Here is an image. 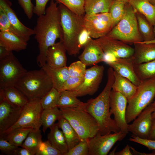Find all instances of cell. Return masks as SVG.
Instances as JSON below:
<instances>
[{"label": "cell", "instance_id": "6da1fadb", "mask_svg": "<svg viewBox=\"0 0 155 155\" xmlns=\"http://www.w3.org/2000/svg\"><path fill=\"white\" fill-rule=\"evenodd\" d=\"M35 38L38 43L39 53L36 62L41 67L46 64L48 49L62 36L61 15L56 2L51 0L45 13L38 16L34 29Z\"/></svg>", "mask_w": 155, "mask_h": 155}, {"label": "cell", "instance_id": "7a4b0ae2", "mask_svg": "<svg viewBox=\"0 0 155 155\" xmlns=\"http://www.w3.org/2000/svg\"><path fill=\"white\" fill-rule=\"evenodd\" d=\"M107 80L101 92L94 98L84 103V109L90 114L98 123L99 132L102 135L120 131L110 112V95L114 80V70L109 67L107 71Z\"/></svg>", "mask_w": 155, "mask_h": 155}, {"label": "cell", "instance_id": "3957f363", "mask_svg": "<svg viewBox=\"0 0 155 155\" xmlns=\"http://www.w3.org/2000/svg\"><path fill=\"white\" fill-rule=\"evenodd\" d=\"M62 36L60 40L69 55H76L80 50L78 41L80 35L85 28L84 15L80 16L59 3Z\"/></svg>", "mask_w": 155, "mask_h": 155}, {"label": "cell", "instance_id": "277c9868", "mask_svg": "<svg viewBox=\"0 0 155 155\" xmlns=\"http://www.w3.org/2000/svg\"><path fill=\"white\" fill-rule=\"evenodd\" d=\"M15 87L30 100L40 99L53 86L49 76L41 68L27 71Z\"/></svg>", "mask_w": 155, "mask_h": 155}, {"label": "cell", "instance_id": "5b68a950", "mask_svg": "<svg viewBox=\"0 0 155 155\" xmlns=\"http://www.w3.org/2000/svg\"><path fill=\"white\" fill-rule=\"evenodd\" d=\"M83 106L59 108L61 111L62 116L75 129L81 140L93 137L99 130L97 122L90 114L84 109Z\"/></svg>", "mask_w": 155, "mask_h": 155}, {"label": "cell", "instance_id": "8992f818", "mask_svg": "<svg viewBox=\"0 0 155 155\" xmlns=\"http://www.w3.org/2000/svg\"><path fill=\"white\" fill-rule=\"evenodd\" d=\"M106 36L128 44L143 41L138 30L135 11L128 2L125 4L123 17Z\"/></svg>", "mask_w": 155, "mask_h": 155}, {"label": "cell", "instance_id": "52a82bcc", "mask_svg": "<svg viewBox=\"0 0 155 155\" xmlns=\"http://www.w3.org/2000/svg\"><path fill=\"white\" fill-rule=\"evenodd\" d=\"M155 97V79L142 81L137 91L128 100L126 120L128 124L135 119L151 103Z\"/></svg>", "mask_w": 155, "mask_h": 155}, {"label": "cell", "instance_id": "ba28073f", "mask_svg": "<svg viewBox=\"0 0 155 155\" xmlns=\"http://www.w3.org/2000/svg\"><path fill=\"white\" fill-rule=\"evenodd\" d=\"M27 71L12 52L0 60V89L15 87Z\"/></svg>", "mask_w": 155, "mask_h": 155}, {"label": "cell", "instance_id": "9c48e42d", "mask_svg": "<svg viewBox=\"0 0 155 155\" xmlns=\"http://www.w3.org/2000/svg\"><path fill=\"white\" fill-rule=\"evenodd\" d=\"M43 109L40 99L29 100L27 103L23 107L20 117L17 122L0 135V137L16 128L40 129L42 126L41 115Z\"/></svg>", "mask_w": 155, "mask_h": 155}, {"label": "cell", "instance_id": "30bf717a", "mask_svg": "<svg viewBox=\"0 0 155 155\" xmlns=\"http://www.w3.org/2000/svg\"><path fill=\"white\" fill-rule=\"evenodd\" d=\"M85 28L92 38L98 39L106 35L113 28L109 12L94 14H86L84 18Z\"/></svg>", "mask_w": 155, "mask_h": 155}, {"label": "cell", "instance_id": "8fae6325", "mask_svg": "<svg viewBox=\"0 0 155 155\" xmlns=\"http://www.w3.org/2000/svg\"><path fill=\"white\" fill-rule=\"evenodd\" d=\"M126 134L119 131L102 135L99 132L93 137L87 139L89 155H106L115 143L123 139Z\"/></svg>", "mask_w": 155, "mask_h": 155}, {"label": "cell", "instance_id": "7c38bea8", "mask_svg": "<svg viewBox=\"0 0 155 155\" xmlns=\"http://www.w3.org/2000/svg\"><path fill=\"white\" fill-rule=\"evenodd\" d=\"M104 67L96 65L86 69L84 81L75 90L77 96L92 95L98 90L103 75Z\"/></svg>", "mask_w": 155, "mask_h": 155}, {"label": "cell", "instance_id": "4fadbf2b", "mask_svg": "<svg viewBox=\"0 0 155 155\" xmlns=\"http://www.w3.org/2000/svg\"><path fill=\"white\" fill-rule=\"evenodd\" d=\"M128 100L121 94L112 90L110 95V112L114 116V120L120 131L128 133V124L126 120Z\"/></svg>", "mask_w": 155, "mask_h": 155}, {"label": "cell", "instance_id": "5bb4252c", "mask_svg": "<svg viewBox=\"0 0 155 155\" xmlns=\"http://www.w3.org/2000/svg\"><path fill=\"white\" fill-rule=\"evenodd\" d=\"M104 53L111 54L115 57L126 58L132 57L133 47L120 40L106 35L94 40Z\"/></svg>", "mask_w": 155, "mask_h": 155}, {"label": "cell", "instance_id": "9a60e30c", "mask_svg": "<svg viewBox=\"0 0 155 155\" xmlns=\"http://www.w3.org/2000/svg\"><path fill=\"white\" fill-rule=\"evenodd\" d=\"M153 107L151 103L134 120L128 124V130L134 135L139 137L148 139L151 131L152 122V114Z\"/></svg>", "mask_w": 155, "mask_h": 155}, {"label": "cell", "instance_id": "2e32d148", "mask_svg": "<svg viewBox=\"0 0 155 155\" xmlns=\"http://www.w3.org/2000/svg\"><path fill=\"white\" fill-rule=\"evenodd\" d=\"M23 108L12 104L0 94V135L17 122Z\"/></svg>", "mask_w": 155, "mask_h": 155}, {"label": "cell", "instance_id": "e0dca14e", "mask_svg": "<svg viewBox=\"0 0 155 155\" xmlns=\"http://www.w3.org/2000/svg\"><path fill=\"white\" fill-rule=\"evenodd\" d=\"M106 63L114 71L129 79L137 86L141 83L142 81L135 72L132 57L126 58L114 57L112 60Z\"/></svg>", "mask_w": 155, "mask_h": 155}, {"label": "cell", "instance_id": "ac0fdd59", "mask_svg": "<svg viewBox=\"0 0 155 155\" xmlns=\"http://www.w3.org/2000/svg\"><path fill=\"white\" fill-rule=\"evenodd\" d=\"M11 3L9 0H0V8L4 11L11 24L20 36L28 42L30 37L34 35V30L21 22L11 8Z\"/></svg>", "mask_w": 155, "mask_h": 155}, {"label": "cell", "instance_id": "d6986e66", "mask_svg": "<svg viewBox=\"0 0 155 155\" xmlns=\"http://www.w3.org/2000/svg\"><path fill=\"white\" fill-rule=\"evenodd\" d=\"M84 48L78 58L86 66L95 65L100 62H104V53L100 46L92 38L90 39Z\"/></svg>", "mask_w": 155, "mask_h": 155}, {"label": "cell", "instance_id": "ffe728a7", "mask_svg": "<svg viewBox=\"0 0 155 155\" xmlns=\"http://www.w3.org/2000/svg\"><path fill=\"white\" fill-rule=\"evenodd\" d=\"M67 51L62 42H55L47 50L46 55V64L53 68H57L66 66Z\"/></svg>", "mask_w": 155, "mask_h": 155}, {"label": "cell", "instance_id": "44dd1931", "mask_svg": "<svg viewBox=\"0 0 155 155\" xmlns=\"http://www.w3.org/2000/svg\"><path fill=\"white\" fill-rule=\"evenodd\" d=\"M133 44L134 52L132 58L134 64L142 63L155 59V43L141 42Z\"/></svg>", "mask_w": 155, "mask_h": 155}, {"label": "cell", "instance_id": "7402d4cb", "mask_svg": "<svg viewBox=\"0 0 155 155\" xmlns=\"http://www.w3.org/2000/svg\"><path fill=\"white\" fill-rule=\"evenodd\" d=\"M27 41L21 37L13 33L0 32V46L7 50L18 52L26 49Z\"/></svg>", "mask_w": 155, "mask_h": 155}, {"label": "cell", "instance_id": "603a6c76", "mask_svg": "<svg viewBox=\"0 0 155 155\" xmlns=\"http://www.w3.org/2000/svg\"><path fill=\"white\" fill-rule=\"evenodd\" d=\"M114 80L112 90L121 93L129 100L136 92L137 86L114 70Z\"/></svg>", "mask_w": 155, "mask_h": 155}, {"label": "cell", "instance_id": "cb8c5ba5", "mask_svg": "<svg viewBox=\"0 0 155 155\" xmlns=\"http://www.w3.org/2000/svg\"><path fill=\"white\" fill-rule=\"evenodd\" d=\"M41 68L50 77L53 87L60 92L66 81L70 77L68 67L54 68L46 64Z\"/></svg>", "mask_w": 155, "mask_h": 155}, {"label": "cell", "instance_id": "d4e9b609", "mask_svg": "<svg viewBox=\"0 0 155 155\" xmlns=\"http://www.w3.org/2000/svg\"><path fill=\"white\" fill-rule=\"evenodd\" d=\"M135 12L144 16L153 26L155 25V6L148 0H129Z\"/></svg>", "mask_w": 155, "mask_h": 155}, {"label": "cell", "instance_id": "484cf974", "mask_svg": "<svg viewBox=\"0 0 155 155\" xmlns=\"http://www.w3.org/2000/svg\"><path fill=\"white\" fill-rule=\"evenodd\" d=\"M59 129L57 123H55L50 128V131L47 135V140L63 155H65L69 149L63 133Z\"/></svg>", "mask_w": 155, "mask_h": 155}, {"label": "cell", "instance_id": "4316f807", "mask_svg": "<svg viewBox=\"0 0 155 155\" xmlns=\"http://www.w3.org/2000/svg\"><path fill=\"white\" fill-rule=\"evenodd\" d=\"M57 121V125L62 130L69 150L80 142V137L69 122L63 116Z\"/></svg>", "mask_w": 155, "mask_h": 155}, {"label": "cell", "instance_id": "83f0119b", "mask_svg": "<svg viewBox=\"0 0 155 155\" xmlns=\"http://www.w3.org/2000/svg\"><path fill=\"white\" fill-rule=\"evenodd\" d=\"M0 94L11 104L19 107H23L29 100L28 98L15 87L4 89H0Z\"/></svg>", "mask_w": 155, "mask_h": 155}, {"label": "cell", "instance_id": "f1b7e54d", "mask_svg": "<svg viewBox=\"0 0 155 155\" xmlns=\"http://www.w3.org/2000/svg\"><path fill=\"white\" fill-rule=\"evenodd\" d=\"M113 0H84L85 13L88 15L109 12Z\"/></svg>", "mask_w": 155, "mask_h": 155}, {"label": "cell", "instance_id": "f546056e", "mask_svg": "<svg viewBox=\"0 0 155 155\" xmlns=\"http://www.w3.org/2000/svg\"><path fill=\"white\" fill-rule=\"evenodd\" d=\"M62 116V113L57 106L43 109L41 115L42 130L45 133L46 130L50 129Z\"/></svg>", "mask_w": 155, "mask_h": 155}, {"label": "cell", "instance_id": "4dcf8cb0", "mask_svg": "<svg viewBox=\"0 0 155 155\" xmlns=\"http://www.w3.org/2000/svg\"><path fill=\"white\" fill-rule=\"evenodd\" d=\"M75 91L64 90L60 92L57 107H77L83 106L84 103L77 98Z\"/></svg>", "mask_w": 155, "mask_h": 155}, {"label": "cell", "instance_id": "1f68e13d", "mask_svg": "<svg viewBox=\"0 0 155 155\" xmlns=\"http://www.w3.org/2000/svg\"><path fill=\"white\" fill-rule=\"evenodd\" d=\"M137 23L138 29L142 38L143 42H148L155 38L154 26L143 15L135 12Z\"/></svg>", "mask_w": 155, "mask_h": 155}, {"label": "cell", "instance_id": "d6a6232c", "mask_svg": "<svg viewBox=\"0 0 155 155\" xmlns=\"http://www.w3.org/2000/svg\"><path fill=\"white\" fill-rule=\"evenodd\" d=\"M134 69L141 81L155 79V59L142 63L134 64Z\"/></svg>", "mask_w": 155, "mask_h": 155}, {"label": "cell", "instance_id": "836d02e7", "mask_svg": "<svg viewBox=\"0 0 155 155\" xmlns=\"http://www.w3.org/2000/svg\"><path fill=\"white\" fill-rule=\"evenodd\" d=\"M32 129L30 128H16L0 137H3L13 145L21 147L28 133Z\"/></svg>", "mask_w": 155, "mask_h": 155}, {"label": "cell", "instance_id": "e575fe53", "mask_svg": "<svg viewBox=\"0 0 155 155\" xmlns=\"http://www.w3.org/2000/svg\"><path fill=\"white\" fill-rule=\"evenodd\" d=\"M40 129H33L28 133L21 147L29 150L33 155L35 154L38 147L42 141Z\"/></svg>", "mask_w": 155, "mask_h": 155}, {"label": "cell", "instance_id": "d590c367", "mask_svg": "<svg viewBox=\"0 0 155 155\" xmlns=\"http://www.w3.org/2000/svg\"><path fill=\"white\" fill-rule=\"evenodd\" d=\"M126 3L122 1L113 0L109 11L112 19L113 28L123 17Z\"/></svg>", "mask_w": 155, "mask_h": 155}, {"label": "cell", "instance_id": "8d00e7d4", "mask_svg": "<svg viewBox=\"0 0 155 155\" xmlns=\"http://www.w3.org/2000/svg\"><path fill=\"white\" fill-rule=\"evenodd\" d=\"M60 94V92L53 87L40 99L43 109L57 106Z\"/></svg>", "mask_w": 155, "mask_h": 155}, {"label": "cell", "instance_id": "74e56055", "mask_svg": "<svg viewBox=\"0 0 155 155\" xmlns=\"http://www.w3.org/2000/svg\"><path fill=\"white\" fill-rule=\"evenodd\" d=\"M64 5L71 11L80 16L84 15V0H55Z\"/></svg>", "mask_w": 155, "mask_h": 155}, {"label": "cell", "instance_id": "f35d334b", "mask_svg": "<svg viewBox=\"0 0 155 155\" xmlns=\"http://www.w3.org/2000/svg\"><path fill=\"white\" fill-rule=\"evenodd\" d=\"M86 67L80 60L71 63L68 67L70 76L84 78L86 70Z\"/></svg>", "mask_w": 155, "mask_h": 155}, {"label": "cell", "instance_id": "ab89813d", "mask_svg": "<svg viewBox=\"0 0 155 155\" xmlns=\"http://www.w3.org/2000/svg\"><path fill=\"white\" fill-rule=\"evenodd\" d=\"M35 155H63L62 153L53 146L48 140L42 141Z\"/></svg>", "mask_w": 155, "mask_h": 155}, {"label": "cell", "instance_id": "60d3db41", "mask_svg": "<svg viewBox=\"0 0 155 155\" xmlns=\"http://www.w3.org/2000/svg\"><path fill=\"white\" fill-rule=\"evenodd\" d=\"M89 150L87 140H81L69 150L65 155H89Z\"/></svg>", "mask_w": 155, "mask_h": 155}, {"label": "cell", "instance_id": "b9f144b4", "mask_svg": "<svg viewBox=\"0 0 155 155\" xmlns=\"http://www.w3.org/2000/svg\"><path fill=\"white\" fill-rule=\"evenodd\" d=\"M0 30L12 33L21 37L12 26L6 14L1 8H0Z\"/></svg>", "mask_w": 155, "mask_h": 155}, {"label": "cell", "instance_id": "7bdbcfd3", "mask_svg": "<svg viewBox=\"0 0 155 155\" xmlns=\"http://www.w3.org/2000/svg\"><path fill=\"white\" fill-rule=\"evenodd\" d=\"M84 79L83 78L70 76L65 83L61 92L64 90H75L82 84Z\"/></svg>", "mask_w": 155, "mask_h": 155}, {"label": "cell", "instance_id": "ee69618b", "mask_svg": "<svg viewBox=\"0 0 155 155\" xmlns=\"http://www.w3.org/2000/svg\"><path fill=\"white\" fill-rule=\"evenodd\" d=\"M19 147L9 142L3 137H0V150L5 154L13 155L15 150Z\"/></svg>", "mask_w": 155, "mask_h": 155}, {"label": "cell", "instance_id": "f6af8a7d", "mask_svg": "<svg viewBox=\"0 0 155 155\" xmlns=\"http://www.w3.org/2000/svg\"><path fill=\"white\" fill-rule=\"evenodd\" d=\"M129 140L143 145L150 150H155V140L142 138L133 135Z\"/></svg>", "mask_w": 155, "mask_h": 155}, {"label": "cell", "instance_id": "bcb514c9", "mask_svg": "<svg viewBox=\"0 0 155 155\" xmlns=\"http://www.w3.org/2000/svg\"><path fill=\"white\" fill-rule=\"evenodd\" d=\"M18 2L27 17L31 19L32 17L34 6L31 0H18Z\"/></svg>", "mask_w": 155, "mask_h": 155}, {"label": "cell", "instance_id": "7dc6e473", "mask_svg": "<svg viewBox=\"0 0 155 155\" xmlns=\"http://www.w3.org/2000/svg\"><path fill=\"white\" fill-rule=\"evenodd\" d=\"M49 0H35V5L34 6L33 12L38 16L44 14L46 7Z\"/></svg>", "mask_w": 155, "mask_h": 155}, {"label": "cell", "instance_id": "c3c4849f", "mask_svg": "<svg viewBox=\"0 0 155 155\" xmlns=\"http://www.w3.org/2000/svg\"><path fill=\"white\" fill-rule=\"evenodd\" d=\"M91 38L88 32L85 27L81 32L79 38V47L80 50L84 47Z\"/></svg>", "mask_w": 155, "mask_h": 155}, {"label": "cell", "instance_id": "681fc988", "mask_svg": "<svg viewBox=\"0 0 155 155\" xmlns=\"http://www.w3.org/2000/svg\"><path fill=\"white\" fill-rule=\"evenodd\" d=\"M13 155H33L32 152L26 148L21 147L17 148Z\"/></svg>", "mask_w": 155, "mask_h": 155}, {"label": "cell", "instance_id": "f907efd6", "mask_svg": "<svg viewBox=\"0 0 155 155\" xmlns=\"http://www.w3.org/2000/svg\"><path fill=\"white\" fill-rule=\"evenodd\" d=\"M12 52L7 50L5 47L0 46V60L7 57Z\"/></svg>", "mask_w": 155, "mask_h": 155}, {"label": "cell", "instance_id": "816d5d0a", "mask_svg": "<svg viewBox=\"0 0 155 155\" xmlns=\"http://www.w3.org/2000/svg\"><path fill=\"white\" fill-rule=\"evenodd\" d=\"M130 147L129 145L127 144L126 146L122 150L116 152V155H132V153L130 150Z\"/></svg>", "mask_w": 155, "mask_h": 155}, {"label": "cell", "instance_id": "f5cc1de1", "mask_svg": "<svg viewBox=\"0 0 155 155\" xmlns=\"http://www.w3.org/2000/svg\"><path fill=\"white\" fill-rule=\"evenodd\" d=\"M148 139L155 140V118L152 119V127Z\"/></svg>", "mask_w": 155, "mask_h": 155}, {"label": "cell", "instance_id": "db71d44e", "mask_svg": "<svg viewBox=\"0 0 155 155\" xmlns=\"http://www.w3.org/2000/svg\"><path fill=\"white\" fill-rule=\"evenodd\" d=\"M130 148L132 150L133 155H155V150L153 152H152L150 153H142L136 151L134 148L132 147H130Z\"/></svg>", "mask_w": 155, "mask_h": 155}, {"label": "cell", "instance_id": "11a10c76", "mask_svg": "<svg viewBox=\"0 0 155 155\" xmlns=\"http://www.w3.org/2000/svg\"><path fill=\"white\" fill-rule=\"evenodd\" d=\"M153 107L154 111L152 114V119L155 118V97L154 100V101L151 103Z\"/></svg>", "mask_w": 155, "mask_h": 155}, {"label": "cell", "instance_id": "9f6ffc18", "mask_svg": "<svg viewBox=\"0 0 155 155\" xmlns=\"http://www.w3.org/2000/svg\"><path fill=\"white\" fill-rule=\"evenodd\" d=\"M117 146H116L113 149V150L109 154V155H115V151L117 149Z\"/></svg>", "mask_w": 155, "mask_h": 155}, {"label": "cell", "instance_id": "6f0895ef", "mask_svg": "<svg viewBox=\"0 0 155 155\" xmlns=\"http://www.w3.org/2000/svg\"><path fill=\"white\" fill-rule=\"evenodd\" d=\"M145 43H155V38L153 40L148 42H142Z\"/></svg>", "mask_w": 155, "mask_h": 155}, {"label": "cell", "instance_id": "680465c9", "mask_svg": "<svg viewBox=\"0 0 155 155\" xmlns=\"http://www.w3.org/2000/svg\"><path fill=\"white\" fill-rule=\"evenodd\" d=\"M152 4L155 6V0H148Z\"/></svg>", "mask_w": 155, "mask_h": 155}, {"label": "cell", "instance_id": "91938a15", "mask_svg": "<svg viewBox=\"0 0 155 155\" xmlns=\"http://www.w3.org/2000/svg\"><path fill=\"white\" fill-rule=\"evenodd\" d=\"M118 1H122L126 3L128 2L129 0H117Z\"/></svg>", "mask_w": 155, "mask_h": 155}, {"label": "cell", "instance_id": "94428289", "mask_svg": "<svg viewBox=\"0 0 155 155\" xmlns=\"http://www.w3.org/2000/svg\"><path fill=\"white\" fill-rule=\"evenodd\" d=\"M153 29H154V35L155 36V25L154 26Z\"/></svg>", "mask_w": 155, "mask_h": 155}]
</instances>
